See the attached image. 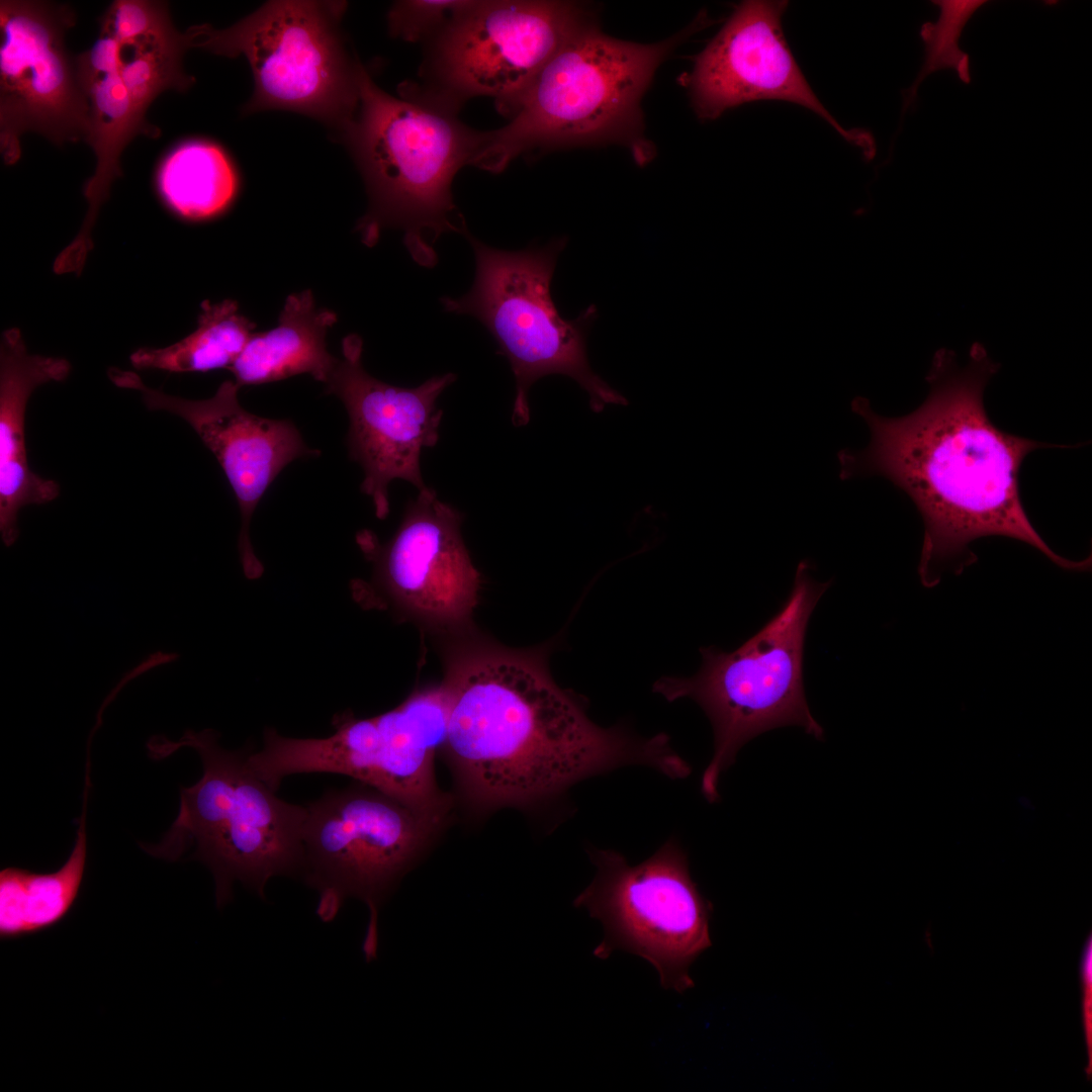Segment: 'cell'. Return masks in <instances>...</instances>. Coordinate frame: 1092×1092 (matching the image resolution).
Returning a JSON list of instances; mask_svg holds the SVG:
<instances>
[{
  "label": "cell",
  "mask_w": 1092,
  "mask_h": 1092,
  "mask_svg": "<svg viewBox=\"0 0 1092 1092\" xmlns=\"http://www.w3.org/2000/svg\"><path fill=\"white\" fill-rule=\"evenodd\" d=\"M999 367L980 344L972 346L964 366L942 349L927 375L929 394L911 414L886 418L864 397L851 401L871 440L862 450L838 452L839 477L883 476L910 496L924 523L918 574L926 587L938 584L944 571L960 574L975 563L969 545L986 536L1026 543L1067 570L1091 568V557L1073 561L1044 542L1028 520L1018 486L1027 454L1079 445H1049L998 429L983 397Z\"/></svg>",
  "instance_id": "cell-1"
},
{
  "label": "cell",
  "mask_w": 1092,
  "mask_h": 1092,
  "mask_svg": "<svg viewBox=\"0 0 1092 1092\" xmlns=\"http://www.w3.org/2000/svg\"><path fill=\"white\" fill-rule=\"evenodd\" d=\"M442 687L449 708L443 748L477 810L539 806L626 765L672 780L691 774L665 734L644 738L597 725L582 699L554 681L545 649L473 650Z\"/></svg>",
  "instance_id": "cell-2"
},
{
  "label": "cell",
  "mask_w": 1092,
  "mask_h": 1092,
  "mask_svg": "<svg viewBox=\"0 0 1092 1092\" xmlns=\"http://www.w3.org/2000/svg\"><path fill=\"white\" fill-rule=\"evenodd\" d=\"M358 87L357 110L341 136L369 197L356 230L372 247L383 229H400L415 262L434 267L440 237L467 229L454 203L452 182L463 166L472 165L483 132L463 124L457 109L414 85H404L400 97L386 93L362 65Z\"/></svg>",
  "instance_id": "cell-3"
},
{
  "label": "cell",
  "mask_w": 1092,
  "mask_h": 1092,
  "mask_svg": "<svg viewBox=\"0 0 1092 1092\" xmlns=\"http://www.w3.org/2000/svg\"><path fill=\"white\" fill-rule=\"evenodd\" d=\"M708 20L650 44L586 24L542 70L509 123L483 132L472 166L499 173L525 153L606 143L626 146L646 164L653 150L643 133L642 96L664 59Z\"/></svg>",
  "instance_id": "cell-4"
},
{
  "label": "cell",
  "mask_w": 1092,
  "mask_h": 1092,
  "mask_svg": "<svg viewBox=\"0 0 1092 1092\" xmlns=\"http://www.w3.org/2000/svg\"><path fill=\"white\" fill-rule=\"evenodd\" d=\"M182 747L197 752L202 777L180 789L178 815L162 839L141 847L168 861L191 849L190 858L213 876L218 908L233 900L236 882L265 899L271 878H301L306 807L279 798L251 770L248 752L224 749L212 729L186 730L176 741L156 735L147 743L153 759Z\"/></svg>",
  "instance_id": "cell-5"
},
{
  "label": "cell",
  "mask_w": 1092,
  "mask_h": 1092,
  "mask_svg": "<svg viewBox=\"0 0 1092 1092\" xmlns=\"http://www.w3.org/2000/svg\"><path fill=\"white\" fill-rule=\"evenodd\" d=\"M829 585L814 579L811 565L802 560L787 602L755 635L729 653L701 648L702 665L695 675L654 682L653 691L668 702L694 700L712 724L714 752L701 778V792L710 803L719 797L721 775L757 735L796 725L822 739L823 728L805 696L803 659L808 621Z\"/></svg>",
  "instance_id": "cell-6"
},
{
  "label": "cell",
  "mask_w": 1092,
  "mask_h": 1092,
  "mask_svg": "<svg viewBox=\"0 0 1092 1092\" xmlns=\"http://www.w3.org/2000/svg\"><path fill=\"white\" fill-rule=\"evenodd\" d=\"M462 235L474 252V282L466 294L443 296L440 302L447 312L476 317L508 358L516 380L513 425L529 423V390L550 374L576 381L595 413L608 404L626 405L625 396L593 370L587 358L586 335L597 316L595 305L567 321L552 299V277L567 240L505 251L483 244L467 229Z\"/></svg>",
  "instance_id": "cell-7"
},
{
  "label": "cell",
  "mask_w": 1092,
  "mask_h": 1092,
  "mask_svg": "<svg viewBox=\"0 0 1092 1092\" xmlns=\"http://www.w3.org/2000/svg\"><path fill=\"white\" fill-rule=\"evenodd\" d=\"M346 6L339 1H269L228 28L199 24L185 35L189 49L247 59L254 92L245 113L294 111L342 136L357 110L361 66L347 53L340 31Z\"/></svg>",
  "instance_id": "cell-8"
},
{
  "label": "cell",
  "mask_w": 1092,
  "mask_h": 1092,
  "mask_svg": "<svg viewBox=\"0 0 1092 1092\" xmlns=\"http://www.w3.org/2000/svg\"><path fill=\"white\" fill-rule=\"evenodd\" d=\"M305 807L301 878L318 893L316 913L324 921L333 920L348 897L366 903L362 949L371 962L377 957L381 902L447 814L419 811L359 782L330 790Z\"/></svg>",
  "instance_id": "cell-9"
},
{
  "label": "cell",
  "mask_w": 1092,
  "mask_h": 1092,
  "mask_svg": "<svg viewBox=\"0 0 1092 1092\" xmlns=\"http://www.w3.org/2000/svg\"><path fill=\"white\" fill-rule=\"evenodd\" d=\"M587 853L596 875L573 905L603 925L604 938L593 954H636L653 966L664 990L682 994L693 988L690 967L712 944L713 906L693 881L679 843L670 838L635 866L616 850L589 846Z\"/></svg>",
  "instance_id": "cell-10"
},
{
  "label": "cell",
  "mask_w": 1092,
  "mask_h": 1092,
  "mask_svg": "<svg viewBox=\"0 0 1092 1092\" xmlns=\"http://www.w3.org/2000/svg\"><path fill=\"white\" fill-rule=\"evenodd\" d=\"M595 21L568 1H475L431 39L421 93L455 109L494 98L510 116L565 42Z\"/></svg>",
  "instance_id": "cell-11"
},
{
  "label": "cell",
  "mask_w": 1092,
  "mask_h": 1092,
  "mask_svg": "<svg viewBox=\"0 0 1092 1092\" xmlns=\"http://www.w3.org/2000/svg\"><path fill=\"white\" fill-rule=\"evenodd\" d=\"M75 22L69 5L0 2V150L7 165L19 160L27 130L59 146L87 138L89 102L65 46Z\"/></svg>",
  "instance_id": "cell-12"
},
{
  "label": "cell",
  "mask_w": 1092,
  "mask_h": 1092,
  "mask_svg": "<svg viewBox=\"0 0 1092 1092\" xmlns=\"http://www.w3.org/2000/svg\"><path fill=\"white\" fill-rule=\"evenodd\" d=\"M362 351L358 335L345 337L342 358L337 359L325 386L347 410L349 457L362 467L361 490L371 497L377 518L384 519L392 480L408 481L419 490L427 487L421 472L422 450L438 443L443 412L437 399L456 375L434 376L412 388L392 385L366 372Z\"/></svg>",
  "instance_id": "cell-13"
},
{
  "label": "cell",
  "mask_w": 1092,
  "mask_h": 1092,
  "mask_svg": "<svg viewBox=\"0 0 1092 1092\" xmlns=\"http://www.w3.org/2000/svg\"><path fill=\"white\" fill-rule=\"evenodd\" d=\"M788 1H744L696 57L687 77L692 104L702 119L758 100L801 105L827 121L867 159L876 153L872 134L844 128L807 82L785 38L782 17Z\"/></svg>",
  "instance_id": "cell-14"
},
{
  "label": "cell",
  "mask_w": 1092,
  "mask_h": 1092,
  "mask_svg": "<svg viewBox=\"0 0 1092 1092\" xmlns=\"http://www.w3.org/2000/svg\"><path fill=\"white\" fill-rule=\"evenodd\" d=\"M460 513L425 487L408 503L390 540L370 531L357 543L373 563V584L399 612L430 623L465 622L476 605L480 575L464 545Z\"/></svg>",
  "instance_id": "cell-15"
},
{
  "label": "cell",
  "mask_w": 1092,
  "mask_h": 1092,
  "mask_svg": "<svg viewBox=\"0 0 1092 1092\" xmlns=\"http://www.w3.org/2000/svg\"><path fill=\"white\" fill-rule=\"evenodd\" d=\"M110 380L118 387L141 393L151 411L180 417L195 431L220 464L237 497L241 513L239 554L245 575L260 577L264 567L254 553L250 523L261 497L290 462L316 457L292 422L259 417L246 411L238 399L240 386L222 382L206 399H187L146 385L131 371L111 368Z\"/></svg>",
  "instance_id": "cell-16"
},
{
  "label": "cell",
  "mask_w": 1092,
  "mask_h": 1092,
  "mask_svg": "<svg viewBox=\"0 0 1092 1092\" xmlns=\"http://www.w3.org/2000/svg\"><path fill=\"white\" fill-rule=\"evenodd\" d=\"M71 364L63 358L31 355L20 332H4L0 346V532L6 546L16 541L18 513L27 505L50 503L60 485L31 471L25 441V414L32 391L66 379Z\"/></svg>",
  "instance_id": "cell-17"
},
{
  "label": "cell",
  "mask_w": 1092,
  "mask_h": 1092,
  "mask_svg": "<svg viewBox=\"0 0 1092 1092\" xmlns=\"http://www.w3.org/2000/svg\"><path fill=\"white\" fill-rule=\"evenodd\" d=\"M448 701L442 686L412 694L397 707L372 717L370 787L430 813H447L450 801L438 788L434 756L443 747Z\"/></svg>",
  "instance_id": "cell-18"
},
{
  "label": "cell",
  "mask_w": 1092,
  "mask_h": 1092,
  "mask_svg": "<svg viewBox=\"0 0 1092 1092\" xmlns=\"http://www.w3.org/2000/svg\"><path fill=\"white\" fill-rule=\"evenodd\" d=\"M75 61L90 109V126L85 143L91 146L95 154L96 167L84 187L88 210L82 228L56 259L54 271L57 274L75 272L79 275L93 247L91 231L99 209L109 197L112 182L121 175L119 159L122 151L135 135L157 138L160 130L135 109L119 74V67L97 70L76 58Z\"/></svg>",
  "instance_id": "cell-19"
},
{
  "label": "cell",
  "mask_w": 1092,
  "mask_h": 1092,
  "mask_svg": "<svg viewBox=\"0 0 1092 1092\" xmlns=\"http://www.w3.org/2000/svg\"><path fill=\"white\" fill-rule=\"evenodd\" d=\"M337 320L335 311L315 306L309 289L290 294L278 325L254 333L229 368L235 382L242 387L307 373L325 384L338 359L326 345L327 333Z\"/></svg>",
  "instance_id": "cell-20"
},
{
  "label": "cell",
  "mask_w": 1092,
  "mask_h": 1092,
  "mask_svg": "<svg viewBox=\"0 0 1092 1092\" xmlns=\"http://www.w3.org/2000/svg\"><path fill=\"white\" fill-rule=\"evenodd\" d=\"M87 821L79 820L66 861L51 873L9 867L0 872V937L15 939L62 921L75 903L87 862Z\"/></svg>",
  "instance_id": "cell-21"
},
{
  "label": "cell",
  "mask_w": 1092,
  "mask_h": 1092,
  "mask_svg": "<svg viewBox=\"0 0 1092 1092\" xmlns=\"http://www.w3.org/2000/svg\"><path fill=\"white\" fill-rule=\"evenodd\" d=\"M159 192L180 216L198 220L223 211L234 199L238 177L226 154L207 141H188L170 151L157 172Z\"/></svg>",
  "instance_id": "cell-22"
},
{
  "label": "cell",
  "mask_w": 1092,
  "mask_h": 1092,
  "mask_svg": "<svg viewBox=\"0 0 1092 1092\" xmlns=\"http://www.w3.org/2000/svg\"><path fill=\"white\" fill-rule=\"evenodd\" d=\"M255 324L239 312L235 300L201 304L196 330L165 348H141L130 355L139 369L175 373L230 368L254 334Z\"/></svg>",
  "instance_id": "cell-23"
},
{
  "label": "cell",
  "mask_w": 1092,
  "mask_h": 1092,
  "mask_svg": "<svg viewBox=\"0 0 1092 1092\" xmlns=\"http://www.w3.org/2000/svg\"><path fill=\"white\" fill-rule=\"evenodd\" d=\"M119 46V74L143 117L146 118L150 105L163 91H184L193 84V77L184 72L182 65L183 55L189 49L187 38L175 27Z\"/></svg>",
  "instance_id": "cell-24"
},
{
  "label": "cell",
  "mask_w": 1092,
  "mask_h": 1092,
  "mask_svg": "<svg viewBox=\"0 0 1092 1092\" xmlns=\"http://www.w3.org/2000/svg\"><path fill=\"white\" fill-rule=\"evenodd\" d=\"M986 2L984 0L932 1L939 7V17L935 22L927 21L921 26L920 36L924 43V60L914 82L902 91V116L909 107L915 105L918 87L931 73L939 70H954L962 82L966 84L971 82L969 55L960 49L959 40L969 19Z\"/></svg>",
  "instance_id": "cell-25"
},
{
  "label": "cell",
  "mask_w": 1092,
  "mask_h": 1092,
  "mask_svg": "<svg viewBox=\"0 0 1092 1092\" xmlns=\"http://www.w3.org/2000/svg\"><path fill=\"white\" fill-rule=\"evenodd\" d=\"M475 1H397L388 12L390 33L407 41L430 40Z\"/></svg>",
  "instance_id": "cell-26"
},
{
  "label": "cell",
  "mask_w": 1092,
  "mask_h": 1092,
  "mask_svg": "<svg viewBox=\"0 0 1092 1092\" xmlns=\"http://www.w3.org/2000/svg\"><path fill=\"white\" fill-rule=\"evenodd\" d=\"M173 27L166 2L116 0L102 16L100 35L125 44Z\"/></svg>",
  "instance_id": "cell-27"
},
{
  "label": "cell",
  "mask_w": 1092,
  "mask_h": 1092,
  "mask_svg": "<svg viewBox=\"0 0 1092 1092\" xmlns=\"http://www.w3.org/2000/svg\"><path fill=\"white\" fill-rule=\"evenodd\" d=\"M1079 979L1081 982V1014L1083 1030L1087 1050V1067L1085 1073L1091 1077L1092 1073V935L1087 937L1082 947L1079 960Z\"/></svg>",
  "instance_id": "cell-28"
}]
</instances>
